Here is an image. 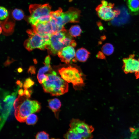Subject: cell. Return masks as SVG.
I'll list each match as a JSON object with an SVG mask.
<instances>
[{"mask_svg": "<svg viewBox=\"0 0 139 139\" xmlns=\"http://www.w3.org/2000/svg\"><path fill=\"white\" fill-rule=\"evenodd\" d=\"M81 13L80 10L73 7H70L66 12H63L62 16L64 25L68 23L78 22Z\"/></svg>", "mask_w": 139, "mask_h": 139, "instance_id": "11", "label": "cell"}, {"mask_svg": "<svg viewBox=\"0 0 139 139\" xmlns=\"http://www.w3.org/2000/svg\"><path fill=\"white\" fill-rule=\"evenodd\" d=\"M65 139H82L81 136L70 129L64 136Z\"/></svg>", "mask_w": 139, "mask_h": 139, "instance_id": "19", "label": "cell"}, {"mask_svg": "<svg viewBox=\"0 0 139 139\" xmlns=\"http://www.w3.org/2000/svg\"><path fill=\"white\" fill-rule=\"evenodd\" d=\"M135 129V131L132 134L130 139H139V128Z\"/></svg>", "mask_w": 139, "mask_h": 139, "instance_id": "25", "label": "cell"}, {"mask_svg": "<svg viewBox=\"0 0 139 139\" xmlns=\"http://www.w3.org/2000/svg\"><path fill=\"white\" fill-rule=\"evenodd\" d=\"M45 64L44 67L39 69L37 75L44 74V73L51 70V68L50 64Z\"/></svg>", "mask_w": 139, "mask_h": 139, "instance_id": "22", "label": "cell"}, {"mask_svg": "<svg viewBox=\"0 0 139 139\" xmlns=\"http://www.w3.org/2000/svg\"><path fill=\"white\" fill-rule=\"evenodd\" d=\"M52 139H56L54 138H52Z\"/></svg>", "mask_w": 139, "mask_h": 139, "instance_id": "33", "label": "cell"}, {"mask_svg": "<svg viewBox=\"0 0 139 139\" xmlns=\"http://www.w3.org/2000/svg\"><path fill=\"white\" fill-rule=\"evenodd\" d=\"M101 50L102 53L106 55L109 56L112 54L114 51L113 45L110 43H106L102 46Z\"/></svg>", "mask_w": 139, "mask_h": 139, "instance_id": "18", "label": "cell"}, {"mask_svg": "<svg viewBox=\"0 0 139 139\" xmlns=\"http://www.w3.org/2000/svg\"><path fill=\"white\" fill-rule=\"evenodd\" d=\"M57 54L61 61L68 64L75 57V53L73 47L68 46L64 48Z\"/></svg>", "mask_w": 139, "mask_h": 139, "instance_id": "12", "label": "cell"}, {"mask_svg": "<svg viewBox=\"0 0 139 139\" xmlns=\"http://www.w3.org/2000/svg\"><path fill=\"white\" fill-rule=\"evenodd\" d=\"M138 125H139V124H138Z\"/></svg>", "mask_w": 139, "mask_h": 139, "instance_id": "34", "label": "cell"}, {"mask_svg": "<svg viewBox=\"0 0 139 139\" xmlns=\"http://www.w3.org/2000/svg\"><path fill=\"white\" fill-rule=\"evenodd\" d=\"M128 7L130 11L134 14L139 11V0H128Z\"/></svg>", "mask_w": 139, "mask_h": 139, "instance_id": "15", "label": "cell"}, {"mask_svg": "<svg viewBox=\"0 0 139 139\" xmlns=\"http://www.w3.org/2000/svg\"><path fill=\"white\" fill-rule=\"evenodd\" d=\"M129 130L130 132L133 133L135 131V129L133 127H130L129 128Z\"/></svg>", "mask_w": 139, "mask_h": 139, "instance_id": "31", "label": "cell"}, {"mask_svg": "<svg viewBox=\"0 0 139 139\" xmlns=\"http://www.w3.org/2000/svg\"><path fill=\"white\" fill-rule=\"evenodd\" d=\"M82 32V30L80 27L78 25L72 26L69 30L70 35L74 37L80 36Z\"/></svg>", "mask_w": 139, "mask_h": 139, "instance_id": "17", "label": "cell"}, {"mask_svg": "<svg viewBox=\"0 0 139 139\" xmlns=\"http://www.w3.org/2000/svg\"><path fill=\"white\" fill-rule=\"evenodd\" d=\"M9 15L7 9L3 6L0 7V19L1 20H5L8 18Z\"/></svg>", "mask_w": 139, "mask_h": 139, "instance_id": "21", "label": "cell"}, {"mask_svg": "<svg viewBox=\"0 0 139 139\" xmlns=\"http://www.w3.org/2000/svg\"><path fill=\"white\" fill-rule=\"evenodd\" d=\"M41 108L40 104L38 101L27 98L15 109V116L19 122H24L29 115L39 112Z\"/></svg>", "mask_w": 139, "mask_h": 139, "instance_id": "3", "label": "cell"}, {"mask_svg": "<svg viewBox=\"0 0 139 139\" xmlns=\"http://www.w3.org/2000/svg\"><path fill=\"white\" fill-rule=\"evenodd\" d=\"M24 95L27 98H29L31 97V93H32L31 90H28V89H24Z\"/></svg>", "mask_w": 139, "mask_h": 139, "instance_id": "26", "label": "cell"}, {"mask_svg": "<svg viewBox=\"0 0 139 139\" xmlns=\"http://www.w3.org/2000/svg\"><path fill=\"white\" fill-rule=\"evenodd\" d=\"M30 15L28 18L29 23L32 26L38 23H45L51 18V7L48 4L31 5L29 7Z\"/></svg>", "mask_w": 139, "mask_h": 139, "instance_id": "2", "label": "cell"}, {"mask_svg": "<svg viewBox=\"0 0 139 139\" xmlns=\"http://www.w3.org/2000/svg\"><path fill=\"white\" fill-rule=\"evenodd\" d=\"M38 120V118L37 115L34 114H32L28 116L25 122L28 125H33L36 124Z\"/></svg>", "mask_w": 139, "mask_h": 139, "instance_id": "20", "label": "cell"}, {"mask_svg": "<svg viewBox=\"0 0 139 139\" xmlns=\"http://www.w3.org/2000/svg\"><path fill=\"white\" fill-rule=\"evenodd\" d=\"M134 54L130 55L128 57L123 59L122 69L126 73H134L136 77H139V58H135Z\"/></svg>", "mask_w": 139, "mask_h": 139, "instance_id": "10", "label": "cell"}, {"mask_svg": "<svg viewBox=\"0 0 139 139\" xmlns=\"http://www.w3.org/2000/svg\"><path fill=\"white\" fill-rule=\"evenodd\" d=\"M18 92L19 95L23 96L24 95V91L22 89H19L18 91Z\"/></svg>", "mask_w": 139, "mask_h": 139, "instance_id": "30", "label": "cell"}, {"mask_svg": "<svg viewBox=\"0 0 139 139\" xmlns=\"http://www.w3.org/2000/svg\"><path fill=\"white\" fill-rule=\"evenodd\" d=\"M49 108L54 112L55 117L58 118L59 113L61 106V103L57 98H55L48 100Z\"/></svg>", "mask_w": 139, "mask_h": 139, "instance_id": "13", "label": "cell"}, {"mask_svg": "<svg viewBox=\"0 0 139 139\" xmlns=\"http://www.w3.org/2000/svg\"><path fill=\"white\" fill-rule=\"evenodd\" d=\"M34 83V82L31 78H27L24 83L23 85V88L24 89H28L33 85Z\"/></svg>", "mask_w": 139, "mask_h": 139, "instance_id": "24", "label": "cell"}, {"mask_svg": "<svg viewBox=\"0 0 139 139\" xmlns=\"http://www.w3.org/2000/svg\"><path fill=\"white\" fill-rule=\"evenodd\" d=\"M58 72L62 78L67 83H72L75 89L84 85L82 74L77 68L70 66L60 69Z\"/></svg>", "mask_w": 139, "mask_h": 139, "instance_id": "4", "label": "cell"}, {"mask_svg": "<svg viewBox=\"0 0 139 139\" xmlns=\"http://www.w3.org/2000/svg\"><path fill=\"white\" fill-rule=\"evenodd\" d=\"M102 52H99L98 53L97 56L98 58L101 59H103L105 58V56Z\"/></svg>", "mask_w": 139, "mask_h": 139, "instance_id": "27", "label": "cell"}, {"mask_svg": "<svg viewBox=\"0 0 139 139\" xmlns=\"http://www.w3.org/2000/svg\"><path fill=\"white\" fill-rule=\"evenodd\" d=\"M48 79L42 83L45 92L49 93L53 96L63 95L68 90V83L63 79L57 75L53 71L51 74H47Z\"/></svg>", "mask_w": 139, "mask_h": 139, "instance_id": "1", "label": "cell"}, {"mask_svg": "<svg viewBox=\"0 0 139 139\" xmlns=\"http://www.w3.org/2000/svg\"><path fill=\"white\" fill-rule=\"evenodd\" d=\"M50 58L49 55L47 56L46 57L45 60V64H50Z\"/></svg>", "mask_w": 139, "mask_h": 139, "instance_id": "28", "label": "cell"}, {"mask_svg": "<svg viewBox=\"0 0 139 139\" xmlns=\"http://www.w3.org/2000/svg\"><path fill=\"white\" fill-rule=\"evenodd\" d=\"M12 15L13 18L15 20L20 21L23 19L24 17V14L21 10L16 8L14 9L12 12Z\"/></svg>", "mask_w": 139, "mask_h": 139, "instance_id": "16", "label": "cell"}, {"mask_svg": "<svg viewBox=\"0 0 139 139\" xmlns=\"http://www.w3.org/2000/svg\"><path fill=\"white\" fill-rule=\"evenodd\" d=\"M66 31L59 32L51 35L46 46V49L50 54L55 55L65 47L64 40L66 35Z\"/></svg>", "mask_w": 139, "mask_h": 139, "instance_id": "6", "label": "cell"}, {"mask_svg": "<svg viewBox=\"0 0 139 139\" xmlns=\"http://www.w3.org/2000/svg\"><path fill=\"white\" fill-rule=\"evenodd\" d=\"M20 87L19 86L16 90L11 94L8 95V91H1L2 92L0 103L1 126H3L10 112Z\"/></svg>", "mask_w": 139, "mask_h": 139, "instance_id": "5", "label": "cell"}, {"mask_svg": "<svg viewBox=\"0 0 139 139\" xmlns=\"http://www.w3.org/2000/svg\"><path fill=\"white\" fill-rule=\"evenodd\" d=\"M35 139H49V135L45 132H40L37 134Z\"/></svg>", "mask_w": 139, "mask_h": 139, "instance_id": "23", "label": "cell"}, {"mask_svg": "<svg viewBox=\"0 0 139 139\" xmlns=\"http://www.w3.org/2000/svg\"><path fill=\"white\" fill-rule=\"evenodd\" d=\"M90 54V53L87 50L81 48L77 50L75 57L76 59L79 61L84 62L87 60Z\"/></svg>", "mask_w": 139, "mask_h": 139, "instance_id": "14", "label": "cell"}, {"mask_svg": "<svg viewBox=\"0 0 139 139\" xmlns=\"http://www.w3.org/2000/svg\"><path fill=\"white\" fill-rule=\"evenodd\" d=\"M114 3L102 0L101 4L97 7L95 10L101 19L105 21H110L117 16L120 13L118 10L114 9Z\"/></svg>", "mask_w": 139, "mask_h": 139, "instance_id": "7", "label": "cell"}, {"mask_svg": "<svg viewBox=\"0 0 139 139\" xmlns=\"http://www.w3.org/2000/svg\"><path fill=\"white\" fill-rule=\"evenodd\" d=\"M70 128L80 135L82 139H91L93 137L91 133L94 129L92 126L89 125L84 121L78 119L73 118L70 121Z\"/></svg>", "mask_w": 139, "mask_h": 139, "instance_id": "9", "label": "cell"}, {"mask_svg": "<svg viewBox=\"0 0 139 139\" xmlns=\"http://www.w3.org/2000/svg\"><path fill=\"white\" fill-rule=\"evenodd\" d=\"M29 38L25 41L24 45L26 49L31 51L35 48L43 50L46 49V41L43 36L33 29L27 31Z\"/></svg>", "mask_w": 139, "mask_h": 139, "instance_id": "8", "label": "cell"}, {"mask_svg": "<svg viewBox=\"0 0 139 139\" xmlns=\"http://www.w3.org/2000/svg\"><path fill=\"white\" fill-rule=\"evenodd\" d=\"M16 83L17 84H18L19 85L21 83V81L19 80L18 81L16 82Z\"/></svg>", "mask_w": 139, "mask_h": 139, "instance_id": "32", "label": "cell"}, {"mask_svg": "<svg viewBox=\"0 0 139 139\" xmlns=\"http://www.w3.org/2000/svg\"><path fill=\"white\" fill-rule=\"evenodd\" d=\"M29 70V72L32 74H34L35 73V68L33 67H31L30 68Z\"/></svg>", "mask_w": 139, "mask_h": 139, "instance_id": "29", "label": "cell"}]
</instances>
